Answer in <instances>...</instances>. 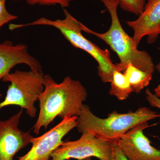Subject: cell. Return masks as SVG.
<instances>
[{"label":"cell","instance_id":"7c38bea8","mask_svg":"<svg viewBox=\"0 0 160 160\" xmlns=\"http://www.w3.org/2000/svg\"><path fill=\"white\" fill-rule=\"evenodd\" d=\"M129 81L133 92L139 93L149 86L152 79V74L137 68L132 64L127 66L123 72Z\"/></svg>","mask_w":160,"mask_h":160},{"label":"cell","instance_id":"ba28073f","mask_svg":"<svg viewBox=\"0 0 160 160\" xmlns=\"http://www.w3.org/2000/svg\"><path fill=\"white\" fill-rule=\"evenodd\" d=\"M22 109L8 119L0 120V160H13L15 155L30 144L33 137L19 127Z\"/></svg>","mask_w":160,"mask_h":160},{"label":"cell","instance_id":"2e32d148","mask_svg":"<svg viewBox=\"0 0 160 160\" xmlns=\"http://www.w3.org/2000/svg\"><path fill=\"white\" fill-rule=\"evenodd\" d=\"M6 0H0V29L7 23L16 19L17 16L11 14L6 8Z\"/></svg>","mask_w":160,"mask_h":160},{"label":"cell","instance_id":"5b68a950","mask_svg":"<svg viewBox=\"0 0 160 160\" xmlns=\"http://www.w3.org/2000/svg\"><path fill=\"white\" fill-rule=\"evenodd\" d=\"M43 72L16 70L5 75L2 81L10 83L5 99L0 102V109L9 106H18L26 109L30 118L37 112L35 103L44 89Z\"/></svg>","mask_w":160,"mask_h":160},{"label":"cell","instance_id":"277c9868","mask_svg":"<svg viewBox=\"0 0 160 160\" xmlns=\"http://www.w3.org/2000/svg\"><path fill=\"white\" fill-rule=\"evenodd\" d=\"M63 11L64 18L52 20L41 18L32 22L16 25V28L33 26L54 27L60 32L72 46L86 52L94 59L98 64V75L103 82H111L113 71L116 70L117 66L112 61L111 54L109 50L101 49L85 38L82 34V23L76 19L66 9H63Z\"/></svg>","mask_w":160,"mask_h":160},{"label":"cell","instance_id":"ffe728a7","mask_svg":"<svg viewBox=\"0 0 160 160\" xmlns=\"http://www.w3.org/2000/svg\"><path fill=\"white\" fill-rule=\"evenodd\" d=\"M79 160H92V159H91V158H86L83 159Z\"/></svg>","mask_w":160,"mask_h":160},{"label":"cell","instance_id":"7a4b0ae2","mask_svg":"<svg viewBox=\"0 0 160 160\" xmlns=\"http://www.w3.org/2000/svg\"><path fill=\"white\" fill-rule=\"evenodd\" d=\"M109 12L111 23L109 29L103 33L92 31L83 24L82 31L95 36L109 46L119 58L116 64L117 70L124 71L129 64L146 72L153 74L155 66L150 55L135 46L132 37L127 34L120 23L118 13V0H100Z\"/></svg>","mask_w":160,"mask_h":160},{"label":"cell","instance_id":"52a82bcc","mask_svg":"<svg viewBox=\"0 0 160 160\" xmlns=\"http://www.w3.org/2000/svg\"><path fill=\"white\" fill-rule=\"evenodd\" d=\"M77 116L65 118L44 134L32 138L31 149L18 160H50L53 152L64 142L63 138L77 127Z\"/></svg>","mask_w":160,"mask_h":160},{"label":"cell","instance_id":"e0dca14e","mask_svg":"<svg viewBox=\"0 0 160 160\" xmlns=\"http://www.w3.org/2000/svg\"><path fill=\"white\" fill-rule=\"evenodd\" d=\"M112 142V152L111 160H129L123 153L116 141Z\"/></svg>","mask_w":160,"mask_h":160},{"label":"cell","instance_id":"d6986e66","mask_svg":"<svg viewBox=\"0 0 160 160\" xmlns=\"http://www.w3.org/2000/svg\"><path fill=\"white\" fill-rule=\"evenodd\" d=\"M155 69H156L159 72H160V62L158 63L155 66ZM154 94L160 98V83L158 85L157 87L154 89Z\"/></svg>","mask_w":160,"mask_h":160},{"label":"cell","instance_id":"ac0fdd59","mask_svg":"<svg viewBox=\"0 0 160 160\" xmlns=\"http://www.w3.org/2000/svg\"><path fill=\"white\" fill-rule=\"evenodd\" d=\"M146 99L152 107L160 109V98L157 96L149 89L146 90Z\"/></svg>","mask_w":160,"mask_h":160},{"label":"cell","instance_id":"44dd1931","mask_svg":"<svg viewBox=\"0 0 160 160\" xmlns=\"http://www.w3.org/2000/svg\"><path fill=\"white\" fill-rule=\"evenodd\" d=\"M159 36H160V29H159Z\"/></svg>","mask_w":160,"mask_h":160},{"label":"cell","instance_id":"6da1fadb","mask_svg":"<svg viewBox=\"0 0 160 160\" xmlns=\"http://www.w3.org/2000/svg\"><path fill=\"white\" fill-rule=\"evenodd\" d=\"M44 89L38 98L40 111L33 132L38 134L55 119L78 116L87 98V90L79 81L67 76L60 83L49 75H44Z\"/></svg>","mask_w":160,"mask_h":160},{"label":"cell","instance_id":"3957f363","mask_svg":"<svg viewBox=\"0 0 160 160\" xmlns=\"http://www.w3.org/2000/svg\"><path fill=\"white\" fill-rule=\"evenodd\" d=\"M160 118V113L146 107L125 113L113 111L106 118L95 115L89 106L83 104L78 116V130L81 133L89 132L102 139L113 142L118 140L138 125Z\"/></svg>","mask_w":160,"mask_h":160},{"label":"cell","instance_id":"8992f818","mask_svg":"<svg viewBox=\"0 0 160 160\" xmlns=\"http://www.w3.org/2000/svg\"><path fill=\"white\" fill-rule=\"evenodd\" d=\"M82 133L77 140L63 142L53 152L50 160H79L91 157L111 160L112 142L98 138L89 132Z\"/></svg>","mask_w":160,"mask_h":160},{"label":"cell","instance_id":"30bf717a","mask_svg":"<svg viewBox=\"0 0 160 160\" xmlns=\"http://www.w3.org/2000/svg\"><path fill=\"white\" fill-rule=\"evenodd\" d=\"M142 13L137 19L127 21L126 24L133 31L132 40L138 47L141 40L147 36L149 44L154 43L159 34L160 0H146Z\"/></svg>","mask_w":160,"mask_h":160},{"label":"cell","instance_id":"9a60e30c","mask_svg":"<svg viewBox=\"0 0 160 160\" xmlns=\"http://www.w3.org/2000/svg\"><path fill=\"white\" fill-rule=\"evenodd\" d=\"M14 1H25L31 6L40 5L42 6H59L63 9L69 7L70 3L75 0H13Z\"/></svg>","mask_w":160,"mask_h":160},{"label":"cell","instance_id":"5bb4252c","mask_svg":"<svg viewBox=\"0 0 160 160\" xmlns=\"http://www.w3.org/2000/svg\"><path fill=\"white\" fill-rule=\"evenodd\" d=\"M124 11L139 16L143 11L146 0H118Z\"/></svg>","mask_w":160,"mask_h":160},{"label":"cell","instance_id":"9c48e42d","mask_svg":"<svg viewBox=\"0 0 160 160\" xmlns=\"http://www.w3.org/2000/svg\"><path fill=\"white\" fill-rule=\"evenodd\" d=\"M148 122L132 128L116 141L123 153L129 160H160V149L151 145L144 133Z\"/></svg>","mask_w":160,"mask_h":160},{"label":"cell","instance_id":"8fae6325","mask_svg":"<svg viewBox=\"0 0 160 160\" xmlns=\"http://www.w3.org/2000/svg\"><path fill=\"white\" fill-rule=\"evenodd\" d=\"M20 64H26L32 71L43 72L41 63L29 53L26 45H14L9 41L0 43V80Z\"/></svg>","mask_w":160,"mask_h":160},{"label":"cell","instance_id":"4fadbf2b","mask_svg":"<svg viewBox=\"0 0 160 160\" xmlns=\"http://www.w3.org/2000/svg\"><path fill=\"white\" fill-rule=\"evenodd\" d=\"M109 94L115 97L119 101L127 99L133 92L129 81L122 72L115 70L112 74Z\"/></svg>","mask_w":160,"mask_h":160}]
</instances>
